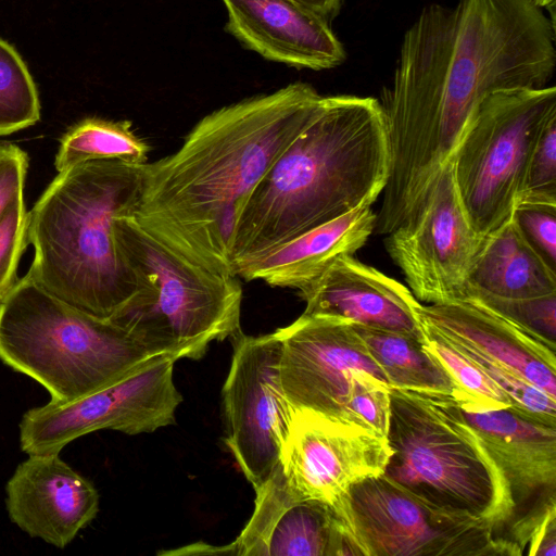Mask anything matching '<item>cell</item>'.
<instances>
[{
  "label": "cell",
  "mask_w": 556,
  "mask_h": 556,
  "mask_svg": "<svg viewBox=\"0 0 556 556\" xmlns=\"http://www.w3.org/2000/svg\"><path fill=\"white\" fill-rule=\"evenodd\" d=\"M468 290L505 299L543 296L556 293V270L529 245L511 216L482 238L467 277Z\"/></svg>",
  "instance_id": "22"
},
{
  "label": "cell",
  "mask_w": 556,
  "mask_h": 556,
  "mask_svg": "<svg viewBox=\"0 0 556 556\" xmlns=\"http://www.w3.org/2000/svg\"><path fill=\"white\" fill-rule=\"evenodd\" d=\"M275 332L281 341V386L295 409L354 424L357 392L375 380L389 386L349 320L302 314Z\"/></svg>",
  "instance_id": "11"
},
{
  "label": "cell",
  "mask_w": 556,
  "mask_h": 556,
  "mask_svg": "<svg viewBox=\"0 0 556 556\" xmlns=\"http://www.w3.org/2000/svg\"><path fill=\"white\" fill-rule=\"evenodd\" d=\"M231 338L232 359L223 387L225 443L253 489L279 464L295 408L280 380L281 341L276 332Z\"/></svg>",
  "instance_id": "12"
},
{
  "label": "cell",
  "mask_w": 556,
  "mask_h": 556,
  "mask_svg": "<svg viewBox=\"0 0 556 556\" xmlns=\"http://www.w3.org/2000/svg\"><path fill=\"white\" fill-rule=\"evenodd\" d=\"M538 7L549 12V18L555 22V2L556 0H532Z\"/></svg>",
  "instance_id": "34"
},
{
  "label": "cell",
  "mask_w": 556,
  "mask_h": 556,
  "mask_svg": "<svg viewBox=\"0 0 556 556\" xmlns=\"http://www.w3.org/2000/svg\"><path fill=\"white\" fill-rule=\"evenodd\" d=\"M254 491V511L247 526L232 543L214 546L215 555H355L332 505L294 498L279 464Z\"/></svg>",
  "instance_id": "16"
},
{
  "label": "cell",
  "mask_w": 556,
  "mask_h": 556,
  "mask_svg": "<svg viewBox=\"0 0 556 556\" xmlns=\"http://www.w3.org/2000/svg\"><path fill=\"white\" fill-rule=\"evenodd\" d=\"M40 101L33 76L20 53L0 38V135L36 124Z\"/></svg>",
  "instance_id": "25"
},
{
  "label": "cell",
  "mask_w": 556,
  "mask_h": 556,
  "mask_svg": "<svg viewBox=\"0 0 556 556\" xmlns=\"http://www.w3.org/2000/svg\"><path fill=\"white\" fill-rule=\"evenodd\" d=\"M13 143L0 140V154L11 148Z\"/></svg>",
  "instance_id": "35"
},
{
  "label": "cell",
  "mask_w": 556,
  "mask_h": 556,
  "mask_svg": "<svg viewBox=\"0 0 556 556\" xmlns=\"http://www.w3.org/2000/svg\"><path fill=\"white\" fill-rule=\"evenodd\" d=\"M528 555L556 556V518L549 520L528 546Z\"/></svg>",
  "instance_id": "32"
},
{
  "label": "cell",
  "mask_w": 556,
  "mask_h": 556,
  "mask_svg": "<svg viewBox=\"0 0 556 556\" xmlns=\"http://www.w3.org/2000/svg\"><path fill=\"white\" fill-rule=\"evenodd\" d=\"M157 356L110 319L53 296L27 274L0 301V359L45 387L51 401L115 383Z\"/></svg>",
  "instance_id": "6"
},
{
  "label": "cell",
  "mask_w": 556,
  "mask_h": 556,
  "mask_svg": "<svg viewBox=\"0 0 556 556\" xmlns=\"http://www.w3.org/2000/svg\"><path fill=\"white\" fill-rule=\"evenodd\" d=\"M143 165L98 159L59 172L28 212L34 258L27 275L36 283L102 319L139 292L116 223L135 211Z\"/></svg>",
  "instance_id": "4"
},
{
  "label": "cell",
  "mask_w": 556,
  "mask_h": 556,
  "mask_svg": "<svg viewBox=\"0 0 556 556\" xmlns=\"http://www.w3.org/2000/svg\"><path fill=\"white\" fill-rule=\"evenodd\" d=\"M354 325L371 357L386 375L389 387L455 396L456 386L447 369L413 336Z\"/></svg>",
  "instance_id": "23"
},
{
  "label": "cell",
  "mask_w": 556,
  "mask_h": 556,
  "mask_svg": "<svg viewBox=\"0 0 556 556\" xmlns=\"http://www.w3.org/2000/svg\"><path fill=\"white\" fill-rule=\"evenodd\" d=\"M384 475L445 510L489 523L507 542L510 502L504 481L452 395L390 389Z\"/></svg>",
  "instance_id": "5"
},
{
  "label": "cell",
  "mask_w": 556,
  "mask_h": 556,
  "mask_svg": "<svg viewBox=\"0 0 556 556\" xmlns=\"http://www.w3.org/2000/svg\"><path fill=\"white\" fill-rule=\"evenodd\" d=\"M465 300L482 305L555 350L556 293L527 299H505L468 290Z\"/></svg>",
  "instance_id": "27"
},
{
  "label": "cell",
  "mask_w": 556,
  "mask_h": 556,
  "mask_svg": "<svg viewBox=\"0 0 556 556\" xmlns=\"http://www.w3.org/2000/svg\"><path fill=\"white\" fill-rule=\"evenodd\" d=\"M149 151L150 147L135 134L130 122L86 118L62 137L54 166L59 173L79 162L98 159L143 165Z\"/></svg>",
  "instance_id": "24"
},
{
  "label": "cell",
  "mask_w": 556,
  "mask_h": 556,
  "mask_svg": "<svg viewBox=\"0 0 556 556\" xmlns=\"http://www.w3.org/2000/svg\"><path fill=\"white\" fill-rule=\"evenodd\" d=\"M9 517L31 538L68 545L99 511L94 485L59 453L30 454L5 486Z\"/></svg>",
  "instance_id": "17"
},
{
  "label": "cell",
  "mask_w": 556,
  "mask_h": 556,
  "mask_svg": "<svg viewBox=\"0 0 556 556\" xmlns=\"http://www.w3.org/2000/svg\"><path fill=\"white\" fill-rule=\"evenodd\" d=\"M332 506L356 555L510 556L489 523L434 506L384 473L354 483Z\"/></svg>",
  "instance_id": "9"
},
{
  "label": "cell",
  "mask_w": 556,
  "mask_h": 556,
  "mask_svg": "<svg viewBox=\"0 0 556 556\" xmlns=\"http://www.w3.org/2000/svg\"><path fill=\"white\" fill-rule=\"evenodd\" d=\"M424 332L426 348L453 378L456 386L453 397L462 408L493 410L513 406L509 397L460 351L426 327Z\"/></svg>",
  "instance_id": "26"
},
{
  "label": "cell",
  "mask_w": 556,
  "mask_h": 556,
  "mask_svg": "<svg viewBox=\"0 0 556 556\" xmlns=\"http://www.w3.org/2000/svg\"><path fill=\"white\" fill-rule=\"evenodd\" d=\"M27 167V153L15 144L0 154V216L23 198Z\"/></svg>",
  "instance_id": "31"
},
{
  "label": "cell",
  "mask_w": 556,
  "mask_h": 556,
  "mask_svg": "<svg viewBox=\"0 0 556 556\" xmlns=\"http://www.w3.org/2000/svg\"><path fill=\"white\" fill-rule=\"evenodd\" d=\"M459 408L504 481L510 502L507 542L516 556L522 555L541 529L556 518V426L511 406Z\"/></svg>",
  "instance_id": "13"
},
{
  "label": "cell",
  "mask_w": 556,
  "mask_h": 556,
  "mask_svg": "<svg viewBox=\"0 0 556 556\" xmlns=\"http://www.w3.org/2000/svg\"><path fill=\"white\" fill-rule=\"evenodd\" d=\"M555 67V22L532 0L424 8L381 103L390 165L375 230L388 235L424 207L484 97L546 87Z\"/></svg>",
  "instance_id": "1"
},
{
  "label": "cell",
  "mask_w": 556,
  "mask_h": 556,
  "mask_svg": "<svg viewBox=\"0 0 556 556\" xmlns=\"http://www.w3.org/2000/svg\"><path fill=\"white\" fill-rule=\"evenodd\" d=\"M27 225L24 198L15 200L0 216V301L18 280L20 258L29 244Z\"/></svg>",
  "instance_id": "29"
},
{
  "label": "cell",
  "mask_w": 556,
  "mask_h": 556,
  "mask_svg": "<svg viewBox=\"0 0 556 556\" xmlns=\"http://www.w3.org/2000/svg\"><path fill=\"white\" fill-rule=\"evenodd\" d=\"M376 218L371 205L358 206L241 265L236 276L299 292L338 257L354 255L375 231Z\"/></svg>",
  "instance_id": "21"
},
{
  "label": "cell",
  "mask_w": 556,
  "mask_h": 556,
  "mask_svg": "<svg viewBox=\"0 0 556 556\" xmlns=\"http://www.w3.org/2000/svg\"><path fill=\"white\" fill-rule=\"evenodd\" d=\"M424 327L495 361L556 399L555 350L471 301L420 305Z\"/></svg>",
  "instance_id": "20"
},
{
  "label": "cell",
  "mask_w": 556,
  "mask_h": 556,
  "mask_svg": "<svg viewBox=\"0 0 556 556\" xmlns=\"http://www.w3.org/2000/svg\"><path fill=\"white\" fill-rule=\"evenodd\" d=\"M555 114V86L494 91L473 110L451 166L464 213L480 238L511 217L530 151Z\"/></svg>",
  "instance_id": "8"
},
{
  "label": "cell",
  "mask_w": 556,
  "mask_h": 556,
  "mask_svg": "<svg viewBox=\"0 0 556 556\" xmlns=\"http://www.w3.org/2000/svg\"><path fill=\"white\" fill-rule=\"evenodd\" d=\"M517 202L556 204V114L547 119L533 143Z\"/></svg>",
  "instance_id": "28"
},
{
  "label": "cell",
  "mask_w": 556,
  "mask_h": 556,
  "mask_svg": "<svg viewBox=\"0 0 556 556\" xmlns=\"http://www.w3.org/2000/svg\"><path fill=\"white\" fill-rule=\"evenodd\" d=\"M320 99L311 85L298 81L205 115L176 152L143 165L134 218L185 260L233 275L239 214Z\"/></svg>",
  "instance_id": "2"
},
{
  "label": "cell",
  "mask_w": 556,
  "mask_h": 556,
  "mask_svg": "<svg viewBox=\"0 0 556 556\" xmlns=\"http://www.w3.org/2000/svg\"><path fill=\"white\" fill-rule=\"evenodd\" d=\"M227 29L269 61L313 71L341 65L345 50L329 22L292 0H222Z\"/></svg>",
  "instance_id": "19"
},
{
  "label": "cell",
  "mask_w": 556,
  "mask_h": 556,
  "mask_svg": "<svg viewBox=\"0 0 556 556\" xmlns=\"http://www.w3.org/2000/svg\"><path fill=\"white\" fill-rule=\"evenodd\" d=\"M117 240L139 292L111 321L155 355L199 359L213 341L240 328L238 276L195 265L147 232L132 215L119 216Z\"/></svg>",
  "instance_id": "7"
},
{
  "label": "cell",
  "mask_w": 556,
  "mask_h": 556,
  "mask_svg": "<svg viewBox=\"0 0 556 556\" xmlns=\"http://www.w3.org/2000/svg\"><path fill=\"white\" fill-rule=\"evenodd\" d=\"M176 361L160 355L115 383L27 410L20 422L21 448L27 455L60 453L72 441L98 430L134 435L174 425L182 401L174 383Z\"/></svg>",
  "instance_id": "10"
},
{
  "label": "cell",
  "mask_w": 556,
  "mask_h": 556,
  "mask_svg": "<svg viewBox=\"0 0 556 556\" xmlns=\"http://www.w3.org/2000/svg\"><path fill=\"white\" fill-rule=\"evenodd\" d=\"M305 10L327 22L333 20L343 3V0H292Z\"/></svg>",
  "instance_id": "33"
},
{
  "label": "cell",
  "mask_w": 556,
  "mask_h": 556,
  "mask_svg": "<svg viewBox=\"0 0 556 556\" xmlns=\"http://www.w3.org/2000/svg\"><path fill=\"white\" fill-rule=\"evenodd\" d=\"M384 112L371 97H323L307 125L248 197L236 223L232 274L243 264L358 206L389 175Z\"/></svg>",
  "instance_id": "3"
},
{
  "label": "cell",
  "mask_w": 556,
  "mask_h": 556,
  "mask_svg": "<svg viewBox=\"0 0 556 556\" xmlns=\"http://www.w3.org/2000/svg\"><path fill=\"white\" fill-rule=\"evenodd\" d=\"M386 236L390 257L419 302L465 300L467 277L482 238L464 213L451 162L424 207Z\"/></svg>",
  "instance_id": "14"
},
{
  "label": "cell",
  "mask_w": 556,
  "mask_h": 556,
  "mask_svg": "<svg viewBox=\"0 0 556 556\" xmlns=\"http://www.w3.org/2000/svg\"><path fill=\"white\" fill-rule=\"evenodd\" d=\"M299 295L306 304L303 314L426 340L418 313L421 303L412 291L353 255L338 257Z\"/></svg>",
  "instance_id": "18"
},
{
  "label": "cell",
  "mask_w": 556,
  "mask_h": 556,
  "mask_svg": "<svg viewBox=\"0 0 556 556\" xmlns=\"http://www.w3.org/2000/svg\"><path fill=\"white\" fill-rule=\"evenodd\" d=\"M511 216L529 245L556 270V204L517 202Z\"/></svg>",
  "instance_id": "30"
},
{
  "label": "cell",
  "mask_w": 556,
  "mask_h": 556,
  "mask_svg": "<svg viewBox=\"0 0 556 556\" xmlns=\"http://www.w3.org/2000/svg\"><path fill=\"white\" fill-rule=\"evenodd\" d=\"M387 438L354 424L295 409L279 465L296 500L336 503L354 483L384 472Z\"/></svg>",
  "instance_id": "15"
}]
</instances>
